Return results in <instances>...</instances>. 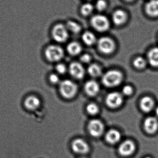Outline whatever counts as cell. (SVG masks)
Masks as SVG:
<instances>
[{
	"instance_id": "obj_12",
	"label": "cell",
	"mask_w": 158,
	"mask_h": 158,
	"mask_svg": "<svg viewBox=\"0 0 158 158\" xmlns=\"http://www.w3.org/2000/svg\"><path fill=\"white\" fill-rule=\"evenodd\" d=\"M40 98L33 95L27 97L24 101V107L30 111H34L38 109L40 106Z\"/></svg>"
},
{
	"instance_id": "obj_28",
	"label": "cell",
	"mask_w": 158,
	"mask_h": 158,
	"mask_svg": "<svg viewBox=\"0 0 158 158\" xmlns=\"http://www.w3.org/2000/svg\"><path fill=\"white\" fill-rule=\"evenodd\" d=\"M133 90L131 86L129 85H125L122 88V94L128 96L132 94Z\"/></svg>"
},
{
	"instance_id": "obj_26",
	"label": "cell",
	"mask_w": 158,
	"mask_h": 158,
	"mask_svg": "<svg viewBox=\"0 0 158 158\" xmlns=\"http://www.w3.org/2000/svg\"><path fill=\"white\" fill-rule=\"evenodd\" d=\"M86 111L90 115H95L99 111V108L95 103H90L86 106Z\"/></svg>"
},
{
	"instance_id": "obj_4",
	"label": "cell",
	"mask_w": 158,
	"mask_h": 158,
	"mask_svg": "<svg viewBox=\"0 0 158 158\" xmlns=\"http://www.w3.org/2000/svg\"><path fill=\"white\" fill-rule=\"evenodd\" d=\"M64 50L58 45H52L47 47L45 51V56L50 62L60 61L64 56Z\"/></svg>"
},
{
	"instance_id": "obj_33",
	"label": "cell",
	"mask_w": 158,
	"mask_h": 158,
	"mask_svg": "<svg viewBox=\"0 0 158 158\" xmlns=\"http://www.w3.org/2000/svg\"><path fill=\"white\" fill-rule=\"evenodd\" d=\"M125 1H127V2H131V1H132L133 0H125Z\"/></svg>"
},
{
	"instance_id": "obj_7",
	"label": "cell",
	"mask_w": 158,
	"mask_h": 158,
	"mask_svg": "<svg viewBox=\"0 0 158 158\" xmlns=\"http://www.w3.org/2000/svg\"><path fill=\"white\" fill-rule=\"evenodd\" d=\"M123 98V94L119 92L109 93L106 98V103L111 108H117L122 104Z\"/></svg>"
},
{
	"instance_id": "obj_23",
	"label": "cell",
	"mask_w": 158,
	"mask_h": 158,
	"mask_svg": "<svg viewBox=\"0 0 158 158\" xmlns=\"http://www.w3.org/2000/svg\"><path fill=\"white\" fill-rule=\"evenodd\" d=\"M69 31L74 33H79L81 31V28L80 24L73 20H68L65 25Z\"/></svg>"
},
{
	"instance_id": "obj_17",
	"label": "cell",
	"mask_w": 158,
	"mask_h": 158,
	"mask_svg": "<svg viewBox=\"0 0 158 158\" xmlns=\"http://www.w3.org/2000/svg\"><path fill=\"white\" fill-rule=\"evenodd\" d=\"M148 63L153 67H158V47L151 49L148 53Z\"/></svg>"
},
{
	"instance_id": "obj_11",
	"label": "cell",
	"mask_w": 158,
	"mask_h": 158,
	"mask_svg": "<svg viewBox=\"0 0 158 158\" xmlns=\"http://www.w3.org/2000/svg\"><path fill=\"white\" fill-rule=\"evenodd\" d=\"M72 148L75 153L78 154H85L89 151L88 144L81 139H77L73 141Z\"/></svg>"
},
{
	"instance_id": "obj_19",
	"label": "cell",
	"mask_w": 158,
	"mask_h": 158,
	"mask_svg": "<svg viewBox=\"0 0 158 158\" xmlns=\"http://www.w3.org/2000/svg\"><path fill=\"white\" fill-rule=\"evenodd\" d=\"M148 15L152 17L158 16V0H150L147 3L145 7Z\"/></svg>"
},
{
	"instance_id": "obj_3",
	"label": "cell",
	"mask_w": 158,
	"mask_h": 158,
	"mask_svg": "<svg viewBox=\"0 0 158 158\" xmlns=\"http://www.w3.org/2000/svg\"><path fill=\"white\" fill-rule=\"evenodd\" d=\"M93 27L98 32H104L108 30L110 22L108 19L104 15L98 14L93 16L91 19Z\"/></svg>"
},
{
	"instance_id": "obj_16",
	"label": "cell",
	"mask_w": 158,
	"mask_h": 158,
	"mask_svg": "<svg viewBox=\"0 0 158 158\" xmlns=\"http://www.w3.org/2000/svg\"><path fill=\"white\" fill-rule=\"evenodd\" d=\"M127 19V14L121 9L116 10L112 14V21L117 26H120L124 24L126 22Z\"/></svg>"
},
{
	"instance_id": "obj_35",
	"label": "cell",
	"mask_w": 158,
	"mask_h": 158,
	"mask_svg": "<svg viewBox=\"0 0 158 158\" xmlns=\"http://www.w3.org/2000/svg\"><path fill=\"white\" fill-rule=\"evenodd\" d=\"M151 158L149 157H146V158Z\"/></svg>"
},
{
	"instance_id": "obj_5",
	"label": "cell",
	"mask_w": 158,
	"mask_h": 158,
	"mask_svg": "<svg viewBox=\"0 0 158 158\" xmlns=\"http://www.w3.org/2000/svg\"><path fill=\"white\" fill-rule=\"evenodd\" d=\"M52 36L56 41L63 43L69 38V31L65 25L57 24L55 25L52 29Z\"/></svg>"
},
{
	"instance_id": "obj_13",
	"label": "cell",
	"mask_w": 158,
	"mask_h": 158,
	"mask_svg": "<svg viewBox=\"0 0 158 158\" xmlns=\"http://www.w3.org/2000/svg\"><path fill=\"white\" fill-rule=\"evenodd\" d=\"M144 128L147 132L153 134L158 130V120L156 117H149L144 122Z\"/></svg>"
},
{
	"instance_id": "obj_6",
	"label": "cell",
	"mask_w": 158,
	"mask_h": 158,
	"mask_svg": "<svg viewBox=\"0 0 158 158\" xmlns=\"http://www.w3.org/2000/svg\"><path fill=\"white\" fill-rule=\"evenodd\" d=\"M97 44L99 51L105 54H110L113 52L116 47L114 41L107 37L100 38L97 41Z\"/></svg>"
},
{
	"instance_id": "obj_15",
	"label": "cell",
	"mask_w": 158,
	"mask_h": 158,
	"mask_svg": "<svg viewBox=\"0 0 158 158\" xmlns=\"http://www.w3.org/2000/svg\"><path fill=\"white\" fill-rule=\"evenodd\" d=\"M140 107L143 112L146 113L151 112L156 107L155 101L150 97H144L140 100Z\"/></svg>"
},
{
	"instance_id": "obj_32",
	"label": "cell",
	"mask_w": 158,
	"mask_h": 158,
	"mask_svg": "<svg viewBox=\"0 0 158 158\" xmlns=\"http://www.w3.org/2000/svg\"><path fill=\"white\" fill-rule=\"evenodd\" d=\"M154 111H155V114H156V117L158 118V106L155 107Z\"/></svg>"
},
{
	"instance_id": "obj_29",
	"label": "cell",
	"mask_w": 158,
	"mask_h": 158,
	"mask_svg": "<svg viewBox=\"0 0 158 158\" xmlns=\"http://www.w3.org/2000/svg\"><path fill=\"white\" fill-rule=\"evenodd\" d=\"M56 69L57 73L60 74H64L66 72L67 67L65 65L63 64H59L56 66Z\"/></svg>"
},
{
	"instance_id": "obj_34",
	"label": "cell",
	"mask_w": 158,
	"mask_h": 158,
	"mask_svg": "<svg viewBox=\"0 0 158 158\" xmlns=\"http://www.w3.org/2000/svg\"><path fill=\"white\" fill-rule=\"evenodd\" d=\"M79 158H86L85 157H80Z\"/></svg>"
},
{
	"instance_id": "obj_25",
	"label": "cell",
	"mask_w": 158,
	"mask_h": 158,
	"mask_svg": "<svg viewBox=\"0 0 158 158\" xmlns=\"http://www.w3.org/2000/svg\"><path fill=\"white\" fill-rule=\"evenodd\" d=\"M148 61L147 59L143 57L139 56L136 57L133 62V65L137 69H143L145 68L147 64Z\"/></svg>"
},
{
	"instance_id": "obj_18",
	"label": "cell",
	"mask_w": 158,
	"mask_h": 158,
	"mask_svg": "<svg viewBox=\"0 0 158 158\" xmlns=\"http://www.w3.org/2000/svg\"><path fill=\"white\" fill-rule=\"evenodd\" d=\"M121 135L120 133L115 129H111L107 133L106 139L107 142L110 144L117 143L120 140Z\"/></svg>"
},
{
	"instance_id": "obj_14",
	"label": "cell",
	"mask_w": 158,
	"mask_h": 158,
	"mask_svg": "<svg viewBox=\"0 0 158 158\" xmlns=\"http://www.w3.org/2000/svg\"><path fill=\"white\" fill-rule=\"evenodd\" d=\"M84 89L88 95L94 96L99 93L100 86L97 82L94 80H90L85 83Z\"/></svg>"
},
{
	"instance_id": "obj_10",
	"label": "cell",
	"mask_w": 158,
	"mask_h": 158,
	"mask_svg": "<svg viewBox=\"0 0 158 158\" xmlns=\"http://www.w3.org/2000/svg\"><path fill=\"white\" fill-rule=\"evenodd\" d=\"M69 71L71 76L77 79L83 78L85 73L83 67L78 62H73L70 64Z\"/></svg>"
},
{
	"instance_id": "obj_20",
	"label": "cell",
	"mask_w": 158,
	"mask_h": 158,
	"mask_svg": "<svg viewBox=\"0 0 158 158\" xmlns=\"http://www.w3.org/2000/svg\"><path fill=\"white\" fill-rule=\"evenodd\" d=\"M82 40L86 45L91 46L97 42V39L95 34L91 31H86L82 35Z\"/></svg>"
},
{
	"instance_id": "obj_21",
	"label": "cell",
	"mask_w": 158,
	"mask_h": 158,
	"mask_svg": "<svg viewBox=\"0 0 158 158\" xmlns=\"http://www.w3.org/2000/svg\"><path fill=\"white\" fill-rule=\"evenodd\" d=\"M68 52L71 55L76 56L79 54L82 51L81 44L77 42H71L67 47Z\"/></svg>"
},
{
	"instance_id": "obj_24",
	"label": "cell",
	"mask_w": 158,
	"mask_h": 158,
	"mask_svg": "<svg viewBox=\"0 0 158 158\" xmlns=\"http://www.w3.org/2000/svg\"><path fill=\"white\" fill-rule=\"evenodd\" d=\"M94 6L90 3H85L81 6L80 11L84 16H88L93 13Z\"/></svg>"
},
{
	"instance_id": "obj_31",
	"label": "cell",
	"mask_w": 158,
	"mask_h": 158,
	"mask_svg": "<svg viewBox=\"0 0 158 158\" xmlns=\"http://www.w3.org/2000/svg\"><path fill=\"white\" fill-rule=\"evenodd\" d=\"M91 60V56L87 54L82 55L81 57V61L85 64H88V63H90Z\"/></svg>"
},
{
	"instance_id": "obj_27",
	"label": "cell",
	"mask_w": 158,
	"mask_h": 158,
	"mask_svg": "<svg viewBox=\"0 0 158 158\" xmlns=\"http://www.w3.org/2000/svg\"><path fill=\"white\" fill-rule=\"evenodd\" d=\"M107 3L105 0H97L96 2L94 7L99 12L104 11L107 7Z\"/></svg>"
},
{
	"instance_id": "obj_8",
	"label": "cell",
	"mask_w": 158,
	"mask_h": 158,
	"mask_svg": "<svg viewBox=\"0 0 158 158\" xmlns=\"http://www.w3.org/2000/svg\"><path fill=\"white\" fill-rule=\"evenodd\" d=\"M89 133L95 137L101 136L104 132L105 126L103 123L98 119H93L89 122L88 125Z\"/></svg>"
},
{
	"instance_id": "obj_36",
	"label": "cell",
	"mask_w": 158,
	"mask_h": 158,
	"mask_svg": "<svg viewBox=\"0 0 158 158\" xmlns=\"http://www.w3.org/2000/svg\"><path fill=\"white\" fill-rule=\"evenodd\" d=\"M87 1H91V0H87Z\"/></svg>"
},
{
	"instance_id": "obj_1",
	"label": "cell",
	"mask_w": 158,
	"mask_h": 158,
	"mask_svg": "<svg viewBox=\"0 0 158 158\" xmlns=\"http://www.w3.org/2000/svg\"><path fill=\"white\" fill-rule=\"evenodd\" d=\"M123 80V75L121 72L117 70H110L103 75L102 82L106 87H114L119 85Z\"/></svg>"
},
{
	"instance_id": "obj_22",
	"label": "cell",
	"mask_w": 158,
	"mask_h": 158,
	"mask_svg": "<svg viewBox=\"0 0 158 158\" xmlns=\"http://www.w3.org/2000/svg\"><path fill=\"white\" fill-rule=\"evenodd\" d=\"M87 71L89 75L94 77H99L102 73L101 68L96 64L90 65L87 69Z\"/></svg>"
},
{
	"instance_id": "obj_30",
	"label": "cell",
	"mask_w": 158,
	"mask_h": 158,
	"mask_svg": "<svg viewBox=\"0 0 158 158\" xmlns=\"http://www.w3.org/2000/svg\"><path fill=\"white\" fill-rule=\"evenodd\" d=\"M50 81L51 83L52 84H56L57 83H60V78L58 77V75H56L55 74H51L50 75Z\"/></svg>"
},
{
	"instance_id": "obj_9",
	"label": "cell",
	"mask_w": 158,
	"mask_h": 158,
	"mask_svg": "<svg viewBox=\"0 0 158 158\" xmlns=\"http://www.w3.org/2000/svg\"><path fill=\"white\" fill-rule=\"evenodd\" d=\"M135 150V145L131 140H126L120 145L119 153L123 156H129L132 155Z\"/></svg>"
},
{
	"instance_id": "obj_2",
	"label": "cell",
	"mask_w": 158,
	"mask_h": 158,
	"mask_svg": "<svg viewBox=\"0 0 158 158\" xmlns=\"http://www.w3.org/2000/svg\"><path fill=\"white\" fill-rule=\"evenodd\" d=\"M59 90L61 95L65 98H72L77 93V85L71 80H64L60 83Z\"/></svg>"
}]
</instances>
